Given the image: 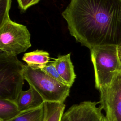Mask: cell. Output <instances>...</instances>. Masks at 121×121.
<instances>
[{
	"mask_svg": "<svg viewBox=\"0 0 121 121\" xmlns=\"http://www.w3.org/2000/svg\"><path fill=\"white\" fill-rule=\"evenodd\" d=\"M21 112L16 103L9 100L0 99V121H9Z\"/></svg>",
	"mask_w": 121,
	"mask_h": 121,
	"instance_id": "obj_11",
	"label": "cell"
},
{
	"mask_svg": "<svg viewBox=\"0 0 121 121\" xmlns=\"http://www.w3.org/2000/svg\"><path fill=\"white\" fill-rule=\"evenodd\" d=\"M62 16L71 35L90 50L121 44V0H70Z\"/></svg>",
	"mask_w": 121,
	"mask_h": 121,
	"instance_id": "obj_1",
	"label": "cell"
},
{
	"mask_svg": "<svg viewBox=\"0 0 121 121\" xmlns=\"http://www.w3.org/2000/svg\"><path fill=\"white\" fill-rule=\"evenodd\" d=\"M56 69L65 83L71 87L74 83L76 75L71 60L70 53L59 55L52 61Z\"/></svg>",
	"mask_w": 121,
	"mask_h": 121,
	"instance_id": "obj_8",
	"label": "cell"
},
{
	"mask_svg": "<svg viewBox=\"0 0 121 121\" xmlns=\"http://www.w3.org/2000/svg\"><path fill=\"white\" fill-rule=\"evenodd\" d=\"M50 54L46 51L37 50L24 54L22 60L28 66L35 69H42L50 60Z\"/></svg>",
	"mask_w": 121,
	"mask_h": 121,
	"instance_id": "obj_10",
	"label": "cell"
},
{
	"mask_svg": "<svg viewBox=\"0 0 121 121\" xmlns=\"http://www.w3.org/2000/svg\"><path fill=\"white\" fill-rule=\"evenodd\" d=\"M41 69L50 77L56 80L66 84L57 71L55 65L52 61L49 64L47 65L46 66Z\"/></svg>",
	"mask_w": 121,
	"mask_h": 121,
	"instance_id": "obj_15",
	"label": "cell"
},
{
	"mask_svg": "<svg viewBox=\"0 0 121 121\" xmlns=\"http://www.w3.org/2000/svg\"><path fill=\"white\" fill-rule=\"evenodd\" d=\"M41 0H17L18 7L21 10L24 11L28 8L38 3Z\"/></svg>",
	"mask_w": 121,
	"mask_h": 121,
	"instance_id": "obj_16",
	"label": "cell"
},
{
	"mask_svg": "<svg viewBox=\"0 0 121 121\" xmlns=\"http://www.w3.org/2000/svg\"><path fill=\"white\" fill-rule=\"evenodd\" d=\"M101 121H108V120H107V119L106 118L105 116L104 115V116H103V117H102V118Z\"/></svg>",
	"mask_w": 121,
	"mask_h": 121,
	"instance_id": "obj_17",
	"label": "cell"
},
{
	"mask_svg": "<svg viewBox=\"0 0 121 121\" xmlns=\"http://www.w3.org/2000/svg\"><path fill=\"white\" fill-rule=\"evenodd\" d=\"M25 66L16 55L0 51V99L17 103L25 80Z\"/></svg>",
	"mask_w": 121,
	"mask_h": 121,
	"instance_id": "obj_2",
	"label": "cell"
},
{
	"mask_svg": "<svg viewBox=\"0 0 121 121\" xmlns=\"http://www.w3.org/2000/svg\"><path fill=\"white\" fill-rule=\"evenodd\" d=\"M25 79L34 88L44 102L63 103L69 95L70 87L50 77L40 69L26 65Z\"/></svg>",
	"mask_w": 121,
	"mask_h": 121,
	"instance_id": "obj_4",
	"label": "cell"
},
{
	"mask_svg": "<svg viewBox=\"0 0 121 121\" xmlns=\"http://www.w3.org/2000/svg\"><path fill=\"white\" fill-rule=\"evenodd\" d=\"M11 0H0V27L10 20L9 11Z\"/></svg>",
	"mask_w": 121,
	"mask_h": 121,
	"instance_id": "obj_14",
	"label": "cell"
},
{
	"mask_svg": "<svg viewBox=\"0 0 121 121\" xmlns=\"http://www.w3.org/2000/svg\"><path fill=\"white\" fill-rule=\"evenodd\" d=\"M100 106L108 121H121V72L108 85L98 90Z\"/></svg>",
	"mask_w": 121,
	"mask_h": 121,
	"instance_id": "obj_6",
	"label": "cell"
},
{
	"mask_svg": "<svg viewBox=\"0 0 121 121\" xmlns=\"http://www.w3.org/2000/svg\"><path fill=\"white\" fill-rule=\"evenodd\" d=\"M99 103L86 101L74 104L63 112L60 121H101L104 115Z\"/></svg>",
	"mask_w": 121,
	"mask_h": 121,
	"instance_id": "obj_7",
	"label": "cell"
},
{
	"mask_svg": "<svg viewBox=\"0 0 121 121\" xmlns=\"http://www.w3.org/2000/svg\"><path fill=\"white\" fill-rule=\"evenodd\" d=\"M118 46L103 45L90 50L94 69L95 87L98 90L109 85L121 72Z\"/></svg>",
	"mask_w": 121,
	"mask_h": 121,
	"instance_id": "obj_3",
	"label": "cell"
},
{
	"mask_svg": "<svg viewBox=\"0 0 121 121\" xmlns=\"http://www.w3.org/2000/svg\"><path fill=\"white\" fill-rule=\"evenodd\" d=\"M44 116L43 104L37 108L22 112L15 118L8 121H43Z\"/></svg>",
	"mask_w": 121,
	"mask_h": 121,
	"instance_id": "obj_13",
	"label": "cell"
},
{
	"mask_svg": "<svg viewBox=\"0 0 121 121\" xmlns=\"http://www.w3.org/2000/svg\"><path fill=\"white\" fill-rule=\"evenodd\" d=\"M43 121H60L65 105L61 103L45 102Z\"/></svg>",
	"mask_w": 121,
	"mask_h": 121,
	"instance_id": "obj_12",
	"label": "cell"
},
{
	"mask_svg": "<svg viewBox=\"0 0 121 121\" xmlns=\"http://www.w3.org/2000/svg\"><path fill=\"white\" fill-rule=\"evenodd\" d=\"M44 101L40 94L33 87L22 90L20 93L17 105L21 112L37 108L44 104Z\"/></svg>",
	"mask_w": 121,
	"mask_h": 121,
	"instance_id": "obj_9",
	"label": "cell"
},
{
	"mask_svg": "<svg viewBox=\"0 0 121 121\" xmlns=\"http://www.w3.org/2000/svg\"><path fill=\"white\" fill-rule=\"evenodd\" d=\"M31 46L30 34L26 26L10 19L0 27V51L17 56Z\"/></svg>",
	"mask_w": 121,
	"mask_h": 121,
	"instance_id": "obj_5",
	"label": "cell"
}]
</instances>
